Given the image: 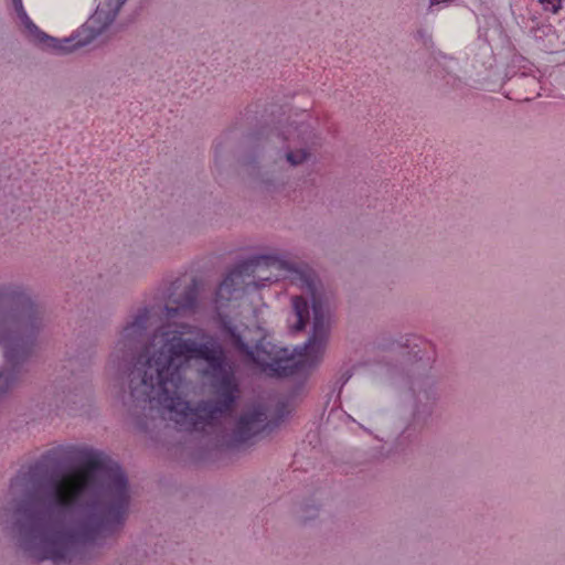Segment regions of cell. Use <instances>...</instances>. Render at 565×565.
Returning a JSON list of instances; mask_svg holds the SVG:
<instances>
[{"label": "cell", "instance_id": "cell-4", "mask_svg": "<svg viewBox=\"0 0 565 565\" xmlns=\"http://www.w3.org/2000/svg\"><path fill=\"white\" fill-rule=\"evenodd\" d=\"M43 322L42 306L28 288L14 282L0 284V402L32 361Z\"/></svg>", "mask_w": 565, "mask_h": 565}, {"label": "cell", "instance_id": "cell-3", "mask_svg": "<svg viewBox=\"0 0 565 565\" xmlns=\"http://www.w3.org/2000/svg\"><path fill=\"white\" fill-rule=\"evenodd\" d=\"M218 323L258 370L275 379L300 373L321 339L323 310L310 275L277 255L234 264L214 296Z\"/></svg>", "mask_w": 565, "mask_h": 565}, {"label": "cell", "instance_id": "cell-1", "mask_svg": "<svg viewBox=\"0 0 565 565\" xmlns=\"http://www.w3.org/2000/svg\"><path fill=\"white\" fill-rule=\"evenodd\" d=\"M130 505L129 480L118 461L93 445L67 441L35 454L14 472L1 524L31 562L79 565L116 541Z\"/></svg>", "mask_w": 565, "mask_h": 565}, {"label": "cell", "instance_id": "cell-5", "mask_svg": "<svg viewBox=\"0 0 565 565\" xmlns=\"http://www.w3.org/2000/svg\"><path fill=\"white\" fill-rule=\"evenodd\" d=\"M522 30L546 50H563L564 3L562 1H514L511 3Z\"/></svg>", "mask_w": 565, "mask_h": 565}, {"label": "cell", "instance_id": "cell-2", "mask_svg": "<svg viewBox=\"0 0 565 565\" xmlns=\"http://www.w3.org/2000/svg\"><path fill=\"white\" fill-rule=\"evenodd\" d=\"M116 360L118 394L138 416L156 422L162 445L196 461L233 452L224 423L237 408L239 386L210 334L168 326Z\"/></svg>", "mask_w": 565, "mask_h": 565}]
</instances>
